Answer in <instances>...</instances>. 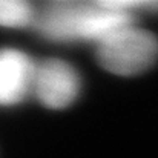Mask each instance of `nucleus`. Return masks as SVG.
<instances>
[{
	"label": "nucleus",
	"mask_w": 158,
	"mask_h": 158,
	"mask_svg": "<svg viewBox=\"0 0 158 158\" xmlns=\"http://www.w3.org/2000/svg\"><path fill=\"white\" fill-rule=\"evenodd\" d=\"M134 15L107 8L103 2L58 0L35 12V29L54 42L88 40L98 43L109 34L132 25Z\"/></svg>",
	"instance_id": "nucleus-1"
},
{
	"label": "nucleus",
	"mask_w": 158,
	"mask_h": 158,
	"mask_svg": "<svg viewBox=\"0 0 158 158\" xmlns=\"http://www.w3.org/2000/svg\"><path fill=\"white\" fill-rule=\"evenodd\" d=\"M158 57V39L144 31L124 26L97 43V60L117 75H135L149 69Z\"/></svg>",
	"instance_id": "nucleus-2"
},
{
	"label": "nucleus",
	"mask_w": 158,
	"mask_h": 158,
	"mask_svg": "<svg viewBox=\"0 0 158 158\" xmlns=\"http://www.w3.org/2000/svg\"><path fill=\"white\" fill-rule=\"evenodd\" d=\"M78 72L61 60H45L35 64L32 94L49 109L69 106L80 92Z\"/></svg>",
	"instance_id": "nucleus-3"
},
{
	"label": "nucleus",
	"mask_w": 158,
	"mask_h": 158,
	"mask_svg": "<svg viewBox=\"0 0 158 158\" xmlns=\"http://www.w3.org/2000/svg\"><path fill=\"white\" fill-rule=\"evenodd\" d=\"M35 63L19 49H0V106L22 103L32 94Z\"/></svg>",
	"instance_id": "nucleus-4"
},
{
	"label": "nucleus",
	"mask_w": 158,
	"mask_h": 158,
	"mask_svg": "<svg viewBox=\"0 0 158 158\" xmlns=\"http://www.w3.org/2000/svg\"><path fill=\"white\" fill-rule=\"evenodd\" d=\"M35 9L25 0H0V26L25 28L34 23Z\"/></svg>",
	"instance_id": "nucleus-5"
}]
</instances>
